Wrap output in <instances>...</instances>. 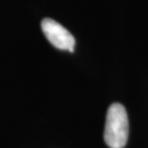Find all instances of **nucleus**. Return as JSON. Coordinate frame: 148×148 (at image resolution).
<instances>
[{"label": "nucleus", "instance_id": "1", "mask_svg": "<svg viewBox=\"0 0 148 148\" xmlns=\"http://www.w3.org/2000/svg\"><path fill=\"white\" fill-rule=\"evenodd\" d=\"M128 117L121 103H113L106 114L104 140L111 148H123L128 139Z\"/></svg>", "mask_w": 148, "mask_h": 148}, {"label": "nucleus", "instance_id": "2", "mask_svg": "<svg viewBox=\"0 0 148 148\" xmlns=\"http://www.w3.org/2000/svg\"><path fill=\"white\" fill-rule=\"evenodd\" d=\"M42 31L46 36L48 42L53 44L58 49L74 52L75 48V37L73 34L65 27L56 22L53 19H44L41 23Z\"/></svg>", "mask_w": 148, "mask_h": 148}]
</instances>
